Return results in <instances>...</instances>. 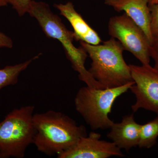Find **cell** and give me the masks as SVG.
Returning a JSON list of instances; mask_svg holds the SVG:
<instances>
[{"mask_svg": "<svg viewBox=\"0 0 158 158\" xmlns=\"http://www.w3.org/2000/svg\"><path fill=\"white\" fill-rule=\"evenodd\" d=\"M41 54H38L23 63L13 65H7L0 69V90L9 85H16L20 73L25 70L32 62L39 59Z\"/></svg>", "mask_w": 158, "mask_h": 158, "instance_id": "cell-12", "label": "cell"}, {"mask_svg": "<svg viewBox=\"0 0 158 158\" xmlns=\"http://www.w3.org/2000/svg\"><path fill=\"white\" fill-rule=\"evenodd\" d=\"M141 125L135 121L133 114L123 117L121 122L115 123L107 136L119 149L129 151L138 146Z\"/></svg>", "mask_w": 158, "mask_h": 158, "instance_id": "cell-11", "label": "cell"}, {"mask_svg": "<svg viewBox=\"0 0 158 158\" xmlns=\"http://www.w3.org/2000/svg\"><path fill=\"white\" fill-rule=\"evenodd\" d=\"M12 8L22 16L28 12L32 0H7Z\"/></svg>", "mask_w": 158, "mask_h": 158, "instance_id": "cell-15", "label": "cell"}, {"mask_svg": "<svg viewBox=\"0 0 158 158\" xmlns=\"http://www.w3.org/2000/svg\"><path fill=\"white\" fill-rule=\"evenodd\" d=\"M80 46L92 60L88 71L105 89L120 87L134 81L129 65L123 56L124 49L115 38L111 37L102 45L81 41Z\"/></svg>", "mask_w": 158, "mask_h": 158, "instance_id": "cell-3", "label": "cell"}, {"mask_svg": "<svg viewBox=\"0 0 158 158\" xmlns=\"http://www.w3.org/2000/svg\"><path fill=\"white\" fill-rule=\"evenodd\" d=\"M158 137V116L145 124L141 125L138 146L140 148H151L156 143Z\"/></svg>", "mask_w": 158, "mask_h": 158, "instance_id": "cell-13", "label": "cell"}, {"mask_svg": "<svg viewBox=\"0 0 158 158\" xmlns=\"http://www.w3.org/2000/svg\"><path fill=\"white\" fill-rule=\"evenodd\" d=\"M129 65L135 83L130 88L136 98L133 111L143 109L158 115V70L150 64Z\"/></svg>", "mask_w": 158, "mask_h": 158, "instance_id": "cell-7", "label": "cell"}, {"mask_svg": "<svg viewBox=\"0 0 158 158\" xmlns=\"http://www.w3.org/2000/svg\"><path fill=\"white\" fill-rule=\"evenodd\" d=\"M101 135L90 132L89 135L80 138L76 144L57 156L59 158H107L124 155L113 142L101 140Z\"/></svg>", "mask_w": 158, "mask_h": 158, "instance_id": "cell-8", "label": "cell"}, {"mask_svg": "<svg viewBox=\"0 0 158 158\" xmlns=\"http://www.w3.org/2000/svg\"><path fill=\"white\" fill-rule=\"evenodd\" d=\"M34 109V106H27L14 109L0 122V158L24 157L36 132Z\"/></svg>", "mask_w": 158, "mask_h": 158, "instance_id": "cell-5", "label": "cell"}, {"mask_svg": "<svg viewBox=\"0 0 158 158\" xmlns=\"http://www.w3.org/2000/svg\"><path fill=\"white\" fill-rule=\"evenodd\" d=\"M157 1L158 0H149V4H156Z\"/></svg>", "mask_w": 158, "mask_h": 158, "instance_id": "cell-19", "label": "cell"}, {"mask_svg": "<svg viewBox=\"0 0 158 158\" xmlns=\"http://www.w3.org/2000/svg\"><path fill=\"white\" fill-rule=\"evenodd\" d=\"M149 0H105V5L117 12L124 11L144 31L151 44L153 38L150 30Z\"/></svg>", "mask_w": 158, "mask_h": 158, "instance_id": "cell-9", "label": "cell"}, {"mask_svg": "<svg viewBox=\"0 0 158 158\" xmlns=\"http://www.w3.org/2000/svg\"><path fill=\"white\" fill-rule=\"evenodd\" d=\"M8 4L7 0H0V7L7 6Z\"/></svg>", "mask_w": 158, "mask_h": 158, "instance_id": "cell-18", "label": "cell"}, {"mask_svg": "<svg viewBox=\"0 0 158 158\" xmlns=\"http://www.w3.org/2000/svg\"><path fill=\"white\" fill-rule=\"evenodd\" d=\"M135 84L131 82L120 87L105 89L83 87L74 98L76 110L91 130L110 129L114 123L109 115L114 102Z\"/></svg>", "mask_w": 158, "mask_h": 158, "instance_id": "cell-4", "label": "cell"}, {"mask_svg": "<svg viewBox=\"0 0 158 158\" xmlns=\"http://www.w3.org/2000/svg\"><path fill=\"white\" fill-rule=\"evenodd\" d=\"M33 122L36 131L33 144L38 151L47 156H58L87 136L85 126L78 125L60 112L51 110L34 113Z\"/></svg>", "mask_w": 158, "mask_h": 158, "instance_id": "cell-1", "label": "cell"}, {"mask_svg": "<svg viewBox=\"0 0 158 158\" xmlns=\"http://www.w3.org/2000/svg\"><path fill=\"white\" fill-rule=\"evenodd\" d=\"M151 57L154 61V67L158 70V37L154 39L151 48Z\"/></svg>", "mask_w": 158, "mask_h": 158, "instance_id": "cell-16", "label": "cell"}, {"mask_svg": "<svg viewBox=\"0 0 158 158\" xmlns=\"http://www.w3.org/2000/svg\"><path fill=\"white\" fill-rule=\"evenodd\" d=\"M54 7L71 25L74 30L75 40L92 45H98L102 42L97 32L88 24L81 15L76 10L73 3L69 2L65 4H55Z\"/></svg>", "mask_w": 158, "mask_h": 158, "instance_id": "cell-10", "label": "cell"}, {"mask_svg": "<svg viewBox=\"0 0 158 158\" xmlns=\"http://www.w3.org/2000/svg\"><path fill=\"white\" fill-rule=\"evenodd\" d=\"M108 33L118 40L125 50L130 52L142 63L149 64L151 44L142 29L126 14L109 20Z\"/></svg>", "mask_w": 158, "mask_h": 158, "instance_id": "cell-6", "label": "cell"}, {"mask_svg": "<svg viewBox=\"0 0 158 158\" xmlns=\"http://www.w3.org/2000/svg\"><path fill=\"white\" fill-rule=\"evenodd\" d=\"M28 13L36 19L47 37L57 40L61 43L66 58L70 61L74 70L78 73L81 81L90 88H104L85 68L88 55L81 46L77 48L74 45V33L66 28L61 19L52 11L48 4L32 0Z\"/></svg>", "mask_w": 158, "mask_h": 158, "instance_id": "cell-2", "label": "cell"}, {"mask_svg": "<svg viewBox=\"0 0 158 158\" xmlns=\"http://www.w3.org/2000/svg\"><path fill=\"white\" fill-rule=\"evenodd\" d=\"M13 43L12 40L6 34L0 32V48H11Z\"/></svg>", "mask_w": 158, "mask_h": 158, "instance_id": "cell-17", "label": "cell"}, {"mask_svg": "<svg viewBox=\"0 0 158 158\" xmlns=\"http://www.w3.org/2000/svg\"><path fill=\"white\" fill-rule=\"evenodd\" d=\"M156 3H158V1H157V2Z\"/></svg>", "mask_w": 158, "mask_h": 158, "instance_id": "cell-20", "label": "cell"}, {"mask_svg": "<svg viewBox=\"0 0 158 158\" xmlns=\"http://www.w3.org/2000/svg\"><path fill=\"white\" fill-rule=\"evenodd\" d=\"M150 11V30L153 38L158 37V3L149 4Z\"/></svg>", "mask_w": 158, "mask_h": 158, "instance_id": "cell-14", "label": "cell"}]
</instances>
